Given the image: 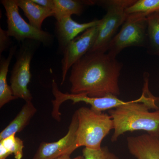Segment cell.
Instances as JSON below:
<instances>
[{
    "instance_id": "cell-1",
    "label": "cell",
    "mask_w": 159,
    "mask_h": 159,
    "mask_svg": "<svg viewBox=\"0 0 159 159\" xmlns=\"http://www.w3.org/2000/svg\"><path fill=\"white\" fill-rule=\"evenodd\" d=\"M122 63L106 53L88 52L71 67V94L100 98L108 94L119 96Z\"/></svg>"
},
{
    "instance_id": "cell-2",
    "label": "cell",
    "mask_w": 159,
    "mask_h": 159,
    "mask_svg": "<svg viewBox=\"0 0 159 159\" xmlns=\"http://www.w3.org/2000/svg\"><path fill=\"white\" fill-rule=\"evenodd\" d=\"M148 77V73H145L142 95L139 99L108 111L114 125L112 142L127 132L144 130L149 134L159 135V97L149 91Z\"/></svg>"
},
{
    "instance_id": "cell-3",
    "label": "cell",
    "mask_w": 159,
    "mask_h": 159,
    "mask_svg": "<svg viewBox=\"0 0 159 159\" xmlns=\"http://www.w3.org/2000/svg\"><path fill=\"white\" fill-rule=\"evenodd\" d=\"M76 113L78 119L77 148L84 146L90 149H100L103 139L114 129L111 117L109 114L84 107L77 109Z\"/></svg>"
},
{
    "instance_id": "cell-4",
    "label": "cell",
    "mask_w": 159,
    "mask_h": 159,
    "mask_svg": "<svg viewBox=\"0 0 159 159\" xmlns=\"http://www.w3.org/2000/svg\"><path fill=\"white\" fill-rule=\"evenodd\" d=\"M135 2L134 0H110L96 2L105 7L107 13L100 20L97 39L88 52L106 53L119 27L122 25L127 18L128 15L125 13V9Z\"/></svg>"
},
{
    "instance_id": "cell-5",
    "label": "cell",
    "mask_w": 159,
    "mask_h": 159,
    "mask_svg": "<svg viewBox=\"0 0 159 159\" xmlns=\"http://www.w3.org/2000/svg\"><path fill=\"white\" fill-rule=\"evenodd\" d=\"M39 42L26 40L22 42L11 71L10 87L13 95L26 102L31 101L32 96L28 89L31 81V62Z\"/></svg>"
},
{
    "instance_id": "cell-6",
    "label": "cell",
    "mask_w": 159,
    "mask_h": 159,
    "mask_svg": "<svg viewBox=\"0 0 159 159\" xmlns=\"http://www.w3.org/2000/svg\"><path fill=\"white\" fill-rule=\"evenodd\" d=\"M146 16L140 13L128 15L119 33L108 47V54L116 56L128 47H144L147 43Z\"/></svg>"
},
{
    "instance_id": "cell-7",
    "label": "cell",
    "mask_w": 159,
    "mask_h": 159,
    "mask_svg": "<svg viewBox=\"0 0 159 159\" xmlns=\"http://www.w3.org/2000/svg\"><path fill=\"white\" fill-rule=\"evenodd\" d=\"M6 11L8 34L18 42L33 40L43 43L45 45L51 44L53 36L47 31L36 29L26 22L19 11L16 0H2Z\"/></svg>"
},
{
    "instance_id": "cell-8",
    "label": "cell",
    "mask_w": 159,
    "mask_h": 159,
    "mask_svg": "<svg viewBox=\"0 0 159 159\" xmlns=\"http://www.w3.org/2000/svg\"><path fill=\"white\" fill-rule=\"evenodd\" d=\"M99 23L97 25L88 29L74 39L63 51L61 85L63 84L69 70L75 63L86 54L93 45L99 31Z\"/></svg>"
},
{
    "instance_id": "cell-9",
    "label": "cell",
    "mask_w": 159,
    "mask_h": 159,
    "mask_svg": "<svg viewBox=\"0 0 159 159\" xmlns=\"http://www.w3.org/2000/svg\"><path fill=\"white\" fill-rule=\"evenodd\" d=\"M77 127L78 119L75 112L66 134L56 142H42L33 159H56L64 155H71L78 148L76 142Z\"/></svg>"
},
{
    "instance_id": "cell-10",
    "label": "cell",
    "mask_w": 159,
    "mask_h": 159,
    "mask_svg": "<svg viewBox=\"0 0 159 159\" xmlns=\"http://www.w3.org/2000/svg\"><path fill=\"white\" fill-rule=\"evenodd\" d=\"M127 148L136 159H159V135L143 134L127 138Z\"/></svg>"
},
{
    "instance_id": "cell-11",
    "label": "cell",
    "mask_w": 159,
    "mask_h": 159,
    "mask_svg": "<svg viewBox=\"0 0 159 159\" xmlns=\"http://www.w3.org/2000/svg\"><path fill=\"white\" fill-rule=\"evenodd\" d=\"M99 20L80 24L75 21L71 17L64 18L57 21L55 24V33L58 41V46L63 52L69 43L77 35L86 30L98 25Z\"/></svg>"
},
{
    "instance_id": "cell-12",
    "label": "cell",
    "mask_w": 159,
    "mask_h": 159,
    "mask_svg": "<svg viewBox=\"0 0 159 159\" xmlns=\"http://www.w3.org/2000/svg\"><path fill=\"white\" fill-rule=\"evenodd\" d=\"M19 8L24 11L29 24L36 29L42 30L43 22L47 18L54 16L53 11L43 7L32 0H16Z\"/></svg>"
},
{
    "instance_id": "cell-13",
    "label": "cell",
    "mask_w": 159,
    "mask_h": 159,
    "mask_svg": "<svg viewBox=\"0 0 159 159\" xmlns=\"http://www.w3.org/2000/svg\"><path fill=\"white\" fill-rule=\"evenodd\" d=\"M37 112L31 101L26 102L15 119L0 133V141L22 131Z\"/></svg>"
},
{
    "instance_id": "cell-14",
    "label": "cell",
    "mask_w": 159,
    "mask_h": 159,
    "mask_svg": "<svg viewBox=\"0 0 159 159\" xmlns=\"http://www.w3.org/2000/svg\"><path fill=\"white\" fill-rule=\"evenodd\" d=\"M17 46L11 47L6 58L1 57L0 61V108L11 100L17 99L13 95L11 88L7 83V77L9 65L13 55L16 53Z\"/></svg>"
},
{
    "instance_id": "cell-15",
    "label": "cell",
    "mask_w": 159,
    "mask_h": 159,
    "mask_svg": "<svg viewBox=\"0 0 159 159\" xmlns=\"http://www.w3.org/2000/svg\"><path fill=\"white\" fill-rule=\"evenodd\" d=\"M79 101L89 104L92 110L98 112L113 109L129 102L121 100L117 96L112 94L100 98H93L86 95H81L80 96Z\"/></svg>"
},
{
    "instance_id": "cell-16",
    "label": "cell",
    "mask_w": 159,
    "mask_h": 159,
    "mask_svg": "<svg viewBox=\"0 0 159 159\" xmlns=\"http://www.w3.org/2000/svg\"><path fill=\"white\" fill-rule=\"evenodd\" d=\"M54 17L58 21L72 15L80 16L83 11L85 1L75 0H54Z\"/></svg>"
},
{
    "instance_id": "cell-17",
    "label": "cell",
    "mask_w": 159,
    "mask_h": 159,
    "mask_svg": "<svg viewBox=\"0 0 159 159\" xmlns=\"http://www.w3.org/2000/svg\"><path fill=\"white\" fill-rule=\"evenodd\" d=\"M147 40L150 51L159 56V11L146 16Z\"/></svg>"
},
{
    "instance_id": "cell-18",
    "label": "cell",
    "mask_w": 159,
    "mask_h": 159,
    "mask_svg": "<svg viewBox=\"0 0 159 159\" xmlns=\"http://www.w3.org/2000/svg\"><path fill=\"white\" fill-rule=\"evenodd\" d=\"M159 11V0H139L125 9L127 15L140 13L146 16Z\"/></svg>"
},
{
    "instance_id": "cell-19",
    "label": "cell",
    "mask_w": 159,
    "mask_h": 159,
    "mask_svg": "<svg viewBox=\"0 0 159 159\" xmlns=\"http://www.w3.org/2000/svg\"><path fill=\"white\" fill-rule=\"evenodd\" d=\"M0 144L5 147L10 155H14L16 159L22 158L24 155V142L20 138L16 137V134L1 140Z\"/></svg>"
},
{
    "instance_id": "cell-20",
    "label": "cell",
    "mask_w": 159,
    "mask_h": 159,
    "mask_svg": "<svg viewBox=\"0 0 159 159\" xmlns=\"http://www.w3.org/2000/svg\"><path fill=\"white\" fill-rule=\"evenodd\" d=\"M82 153L84 159H119L107 146L102 147L99 149L84 148Z\"/></svg>"
},
{
    "instance_id": "cell-21",
    "label": "cell",
    "mask_w": 159,
    "mask_h": 159,
    "mask_svg": "<svg viewBox=\"0 0 159 159\" xmlns=\"http://www.w3.org/2000/svg\"><path fill=\"white\" fill-rule=\"evenodd\" d=\"M7 30L0 28V54L6 51L11 44V40Z\"/></svg>"
},
{
    "instance_id": "cell-22",
    "label": "cell",
    "mask_w": 159,
    "mask_h": 159,
    "mask_svg": "<svg viewBox=\"0 0 159 159\" xmlns=\"http://www.w3.org/2000/svg\"><path fill=\"white\" fill-rule=\"evenodd\" d=\"M32 2L44 8L53 10L54 6V0H32Z\"/></svg>"
},
{
    "instance_id": "cell-23",
    "label": "cell",
    "mask_w": 159,
    "mask_h": 159,
    "mask_svg": "<svg viewBox=\"0 0 159 159\" xmlns=\"http://www.w3.org/2000/svg\"><path fill=\"white\" fill-rule=\"evenodd\" d=\"M71 155L66 154L63 155L62 156L59 157L56 159H84L83 156H79L76 157L72 158L70 157Z\"/></svg>"
}]
</instances>
